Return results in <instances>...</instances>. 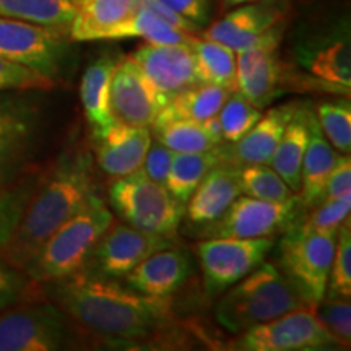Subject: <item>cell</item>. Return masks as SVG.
<instances>
[{
	"instance_id": "6da1fadb",
	"label": "cell",
	"mask_w": 351,
	"mask_h": 351,
	"mask_svg": "<svg viewBox=\"0 0 351 351\" xmlns=\"http://www.w3.org/2000/svg\"><path fill=\"white\" fill-rule=\"evenodd\" d=\"M43 295L67 315L80 340L150 348L178 335L171 298H150L124 282L85 270L41 285Z\"/></svg>"
},
{
	"instance_id": "7a4b0ae2",
	"label": "cell",
	"mask_w": 351,
	"mask_h": 351,
	"mask_svg": "<svg viewBox=\"0 0 351 351\" xmlns=\"http://www.w3.org/2000/svg\"><path fill=\"white\" fill-rule=\"evenodd\" d=\"M93 153L83 145H70L38 178L28 204L0 258L23 270L52 232L101 195Z\"/></svg>"
},
{
	"instance_id": "3957f363",
	"label": "cell",
	"mask_w": 351,
	"mask_h": 351,
	"mask_svg": "<svg viewBox=\"0 0 351 351\" xmlns=\"http://www.w3.org/2000/svg\"><path fill=\"white\" fill-rule=\"evenodd\" d=\"M304 306L313 304L306 301L282 269L263 261L251 274L223 291L215 306V319L225 330L238 335Z\"/></svg>"
},
{
	"instance_id": "277c9868",
	"label": "cell",
	"mask_w": 351,
	"mask_h": 351,
	"mask_svg": "<svg viewBox=\"0 0 351 351\" xmlns=\"http://www.w3.org/2000/svg\"><path fill=\"white\" fill-rule=\"evenodd\" d=\"M112 221L114 215L103 195L95 197L85 208L46 239L32 261L26 263L23 269L26 275L34 283L44 285L77 274Z\"/></svg>"
},
{
	"instance_id": "5b68a950",
	"label": "cell",
	"mask_w": 351,
	"mask_h": 351,
	"mask_svg": "<svg viewBox=\"0 0 351 351\" xmlns=\"http://www.w3.org/2000/svg\"><path fill=\"white\" fill-rule=\"evenodd\" d=\"M109 205L122 221L152 234L173 239L184 219L186 205L142 171L114 179L108 191Z\"/></svg>"
},
{
	"instance_id": "8992f818",
	"label": "cell",
	"mask_w": 351,
	"mask_h": 351,
	"mask_svg": "<svg viewBox=\"0 0 351 351\" xmlns=\"http://www.w3.org/2000/svg\"><path fill=\"white\" fill-rule=\"evenodd\" d=\"M78 340L67 315L44 295L0 311V351H54Z\"/></svg>"
},
{
	"instance_id": "52a82bcc",
	"label": "cell",
	"mask_w": 351,
	"mask_h": 351,
	"mask_svg": "<svg viewBox=\"0 0 351 351\" xmlns=\"http://www.w3.org/2000/svg\"><path fill=\"white\" fill-rule=\"evenodd\" d=\"M28 93H0V194L26 174L38 140L41 109Z\"/></svg>"
},
{
	"instance_id": "ba28073f",
	"label": "cell",
	"mask_w": 351,
	"mask_h": 351,
	"mask_svg": "<svg viewBox=\"0 0 351 351\" xmlns=\"http://www.w3.org/2000/svg\"><path fill=\"white\" fill-rule=\"evenodd\" d=\"M337 231H304L291 226L280 243V269L313 306L326 296Z\"/></svg>"
},
{
	"instance_id": "9c48e42d",
	"label": "cell",
	"mask_w": 351,
	"mask_h": 351,
	"mask_svg": "<svg viewBox=\"0 0 351 351\" xmlns=\"http://www.w3.org/2000/svg\"><path fill=\"white\" fill-rule=\"evenodd\" d=\"M231 348L241 351H317L339 348V345L320 322L315 306H304L238 333V339L231 341Z\"/></svg>"
},
{
	"instance_id": "30bf717a",
	"label": "cell",
	"mask_w": 351,
	"mask_h": 351,
	"mask_svg": "<svg viewBox=\"0 0 351 351\" xmlns=\"http://www.w3.org/2000/svg\"><path fill=\"white\" fill-rule=\"evenodd\" d=\"M301 212L298 194L285 202L258 200L241 194L221 217L204 226L202 238H275L295 225Z\"/></svg>"
},
{
	"instance_id": "8fae6325",
	"label": "cell",
	"mask_w": 351,
	"mask_h": 351,
	"mask_svg": "<svg viewBox=\"0 0 351 351\" xmlns=\"http://www.w3.org/2000/svg\"><path fill=\"white\" fill-rule=\"evenodd\" d=\"M275 247V238H207L194 245L204 288L215 298L251 274Z\"/></svg>"
},
{
	"instance_id": "7c38bea8",
	"label": "cell",
	"mask_w": 351,
	"mask_h": 351,
	"mask_svg": "<svg viewBox=\"0 0 351 351\" xmlns=\"http://www.w3.org/2000/svg\"><path fill=\"white\" fill-rule=\"evenodd\" d=\"M69 39V29L0 16V57L32 67L54 80L67 54Z\"/></svg>"
},
{
	"instance_id": "4fadbf2b",
	"label": "cell",
	"mask_w": 351,
	"mask_h": 351,
	"mask_svg": "<svg viewBox=\"0 0 351 351\" xmlns=\"http://www.w3.org/2000/svg\"><path fill=\"white\" fill-rule=\"evenodd\" d=\"M285 25L271 28L261 41L236 54L234 90L258 109L270 106L283 91L287 67L278 57Z\"/></svg>"
},
{
	"instance_id": "5bb4252c",
	"label": "cell",
	"mask_w": 351,
	"mask_h": 351,
	"mask_svg": "<svg viewBox=\"0 0 351 351\" xmlns=\"http://www.w3.org/2000/svg\"><path fill=\"white\" fill-rule=\"evenodd\" d=\"M169 245H173V241L168 238L114 219L95 244L82 270L104 278L122 280L145 257Z\"/></svg>"
},
{
	"instance_id": "9a60e30c",
	"label": "cell",
	"mask_w": 351,
	"mask_h": 351,
	"mask_svg": "<svg viewBox=\"0 0 351 351\" xmlns=\"http://www.w3.org/2000/svg\"><path fill=\"white\" fill-rule=\"evenodd\" d=\"M130 59L138 65L160 99L161 108L174 95L200 85L195 57L189 44H143Z\"/></svg>"
},
{
	"instance_id": "2e32d148",
	"label": "cell",
	"mask_w": 351,
	"mask_h": 351,
	"mask_svg": "<svg viewBox=\"0 0 351 351\" xmlns=\"http://www.w3.org/2000/svg\"><path fill=\"white\" fill-rule=\"evenodd\" d=\"M288 10V0H256L243 3L215 21L202 38L221 43L238 54L257 44L261 39L283 23Z\"/></svg>"
},
{
	"instance_id": "e0dca14e",
	"label": "cell",
	"mask_w": 351,
	"mask_h": 351,
	"mask_svg": "<svg viewBox=\"0 0 351 351\" xmlns=\"http://www.w3.org/2000/svg\"><path fill=\"white\" fill-rule=\"evenodd\" d=\"M109 104L114 121L148 129L161 109L150 82L130 57L117 60L111 78Z\"/></svg>"
},
{
	"instance_id": "ac0fdd59",
	"label": "cell",
	"mask_w": 351,
	"mask_h": 351,
	"mask_svg": "<svg viewBox=\"0 0 351 351\" xmlns=\"http://www.w3.org/2000/svg\"><path fill=\"white\" fill-rule=\"evenodd\" d=\"M91 140L96 166L112 179L142 169L145 155L153 142L148 127H135L117 121L99 134L91 135Z\"/></svg>"
},
{
	"instance_id": "d6986e66",
	"label": "cell",
	"mask_w": 351,
	"mask_h": 351,
	"mask_svg": "<svg viewBox=\"0 0 351 351\" xmlns=\"http://www.w3.org/2000/svg\"><path fill=\"white\" fill-rule=\"evenodd\" d=\"M191 274L192 267L187 254L169 245L145 257L122 280L140 295L163 300L179 291Z\"/></svg>"
},
{
	"instance_id": "ffe728a7",
	"label": "cell",
	"mask_w": 351,
	"mask_h": 351,
	"mask_svg": "<svg viewBox=\"0 0 351 351\" xmlns=\"http://www.w3.org/2000/svg\"><path fill=\"white\" fill-rule=\"evenodd\" d=\"M298 109H300L298 103H287L262 112L261 119L243 138L231 143V147L225 148L221 145L225 163L234 166L269 165L288 122Z\"/></svg>"
},
{
	"instance_id": "44dd1931",
	"label": "cell",
	"mask_w": 351,
	"mask_h": 351,
	"mask_svg": "<svg viewBox=\"0 0 351 351\" xmlns=\"http://www.w3.org/2000/svg\"><path fill=\"white\" fill-rule=\"evenodd\" d=\"M241 194L238 166L228 163L215 166L192 192L184 218L194 226H207L221 217Z\"/></svg>"
},
{
	"instance_id": "7402d4cb",
	"label": "cell",
	"mask_w": 351,
	"mask_h": 351,
	"mask_svg": "<svg viewBox=\"0 0 351 351\" xmlns=\"http://www.w3.org/2000/svg\"><path fill=\"white\" fill-rule=\"evenodd\" d=\"M298 62L307 70V75L335 86L350 95L351 88V51L345 33L328 34L307 43L298 51Z\"/></svg>"
},
{
	"instance_id": "603a6c76",
	"label": "cell",
	"mask_w": 351,
	"mask_h": 351,
	"mask_svg": "<svg viewBox=\"0 0 351 351\" xmlns=\"http://www.w3.org/2000/svg\"><path fill=\"white\" fill-rule=\"evenodd\" d=\"M307 127H309V137L302 158L301 186L298 192L302 210L313 208L322 200L327 178L340 155L333 150L326 135L322 134L317 117L311 109H307Z\"/></svg>"
},
{
	"instance_id": "cb8c5ba5",
	"label": "cell",
	"mask_w": 351,
	"mask_h": 351,
	"mask_svg": "<svg viewBox=\"0 0 351 351\" xmlns=\"http://www.w3.org/2000/svg\"><path fill=\"white\" fill-rule=\"evenodd\" d=\"M116 57L104 56L88 65L80 82V101L85 117L90 124L91 135L99 134L114 122L109 90L112 72L117 64Z\"/></svg>"
},
{
	"instance_id": "d4e9b609",
	"label": "cell",
	"mask_w": 351,
	"mask_h": 351,
	"mask_svg": "<svg viewBox=\"0 0 351 351\" xmlns=\"http://www.w3.org/2000/svg\"><path fill=\"white\" fill-rule=\"evenodd\" d=\"M73 15L69 26L72 41H98L104 29L121 23L138 8V0H72Z\"/></svg>"
},
{
	"instance_id": "484cf974",
	"label": "cell",
	"mask_w": 351,
	"mask_h": 351,
	"mask_svg": "<svg viewBox=\"0 0 351 351\" xmlns=\"http://www.w3.org/2000/svg\"><path fill=\"white\" fill-rule=\"evenodd\" d=\"M307 137H309L307 109L300 106L291 121L288 122L269 163L295 194L300 192L301 186V166Z\"/></svg>"
},
{
	"instance_id": "4316f807",
	"label": "cell",
	"mask_w": 351,
	"mask_h": 351,
	"mask_svg": "<svg viewBox=\"0 0 351 351\" xmlns=\"http://www.w3.org/2000/svg\"><path fill=\"white\" fill-rule=\"evenodd\" d=\"M221 163H225L221 145L208 152L174 153L165 186L176 199L186 205L202 179Z\"/></svg>"
},
{
	"instance_id": "83f0119b",
	"label": "cell",
	"mask_w": 351,
	"mask_h": 351,
	"mask_svg": "<svg viewBox=\"0 0 351 351\" xmlns=\"http://www.w3.org/2000/svg\"><path fill=\"white\" fill-rule=\"evenodd\" d=\"M122 38H142L150 44H189L195 36L165 23L153 13L138 7L129 19L104 29L99 34L98 41Z\"/></svg>"
},
{
	"instance_id": "f1b7e54d",
	"label": "cell",
	"mask_w": 351,
	"mask_h": 351,
	"mask_svg": "<svg viewBox=\"0 0 351 351\" xmlns=\"http://www.w3.org/2000/svg\"><path fill=\"white\" fill-rule=\"evenodd\" d=\"M231 91L218 85L200 83L174 95L158 112L202 124L210 117L217 116Z\"/></svg>"
},
{
	"instance_id": "f546056e",
	"label": "cell",
	"mask_w": 351,
	"mask_h": 351,
	"mask_svg": "<svg viewBox=\"0 0 351 351\" xmlns=\"http://www.w3.org/2000/svg\"><path fill=\"white\" fill-rule=\"evenodd\" d=\"M156 142L174 153L208 152L219 147L199 122L158 112L152 124Z\"/></svg>"
},
{
	"instance_id": "4dcf8cb0",
	"label": "cell",
	"mask_w": 351,
	"mask_h": 351,
	"mask_svg": "<svg viewBox=\"0 0 351 351\" xmlns=\"http://www.w3.org/2000/svg\"><path fill=\"white\" fill-rule=\"evenodd\" d=\"M197 73L202 83L234 90L236 52L225 44L207 38H194L191 43Z\"/></svg>"
},
{
	"instance_id": "1f68e13d",
	"label": "cell",
	"mask_w": 351,
	"mask_h": 351,
	"mask_svg": "<svg viewBox=\"0 0 351 351\" xmlns=\"http://www.w3.org/2000/svg\"><path fill=\"white\" fill-rule=\"evenodd\" d=\"M73 15L72 0H0V16L51 28L69 29Z\"/></svg>"
},
{
	"instance_id": "d6a6232c",
	"label": "cell",
	"mask_w": 351,
	"mask_h": 351,
	"mask_svg": "<svg viewBox=\"0 0 351 351\" xmlns=\"http://www.w3.org/2000/svg\"><path fill=\"white\" fill-rule=\"evenodd\" d=\"M238 168L243 195L269 202H285L295 195L270 165H243Z\"/></svg>"
},
{
	"instance_id": "836d02e7",
	"label": "cell",
	"mask_w": 351,
	"mask_h": 351,
	"mask_svg": "<svg viewBox=\"0 0 351 351\" xmlns=\"http://www.w3.org/2000/svg\"><path fill=\"white\" fill-rule=\"evenodd\" d=\"M319 127L333 150L350 155L351 150V106L350 101H322L315 106Z\"/></svg>"
},
{
	"instance_id": "e575fe53",
	"label": "cell",
	"mask_w": 351,
	"mask_h": 351,
	"mask_svg": "<svg viewBox=\"0 0 351 351\" xmlns=\"http://www.w3.org/2000/svg\"><path fill=\"white\" fill-rule=\"evenodd\" d=\"M262 112L263 109L256 108L243 95L232 90L218 112L223 143H234L243 138L261 119Z\"/></svg>"
},
{
	"instance_id": "d590c367",
	"label": "cell",
	"mask_w": 351,
	"mask_h": 351,
	"mask_svg": "<svg viewBox=\"0 0 351 351\" xmlns=\"http://www.w3.org/2000/svg\"><path fill=\"white\" fill-rule=\"evenodd\" d=\"M38 178V174L26 173L15 186L0 194V249L7 244L15 226L19 225Z\"/></svg>"
},
{
	"instance_id": "8d00e7d4",
	"label": "cell",
	"mask_w": 351,
	"mask_h": 351,
	"mask_svg": "<svg viewBox=\"0 0 351 351\" xmlns=\"http://www.w3.org/2000/svg\"><path fill=\"white\" fill-rule=\"evenodd\" d=\"M326 296L351 298V225L350 218L337 231L335 252L328 275Z\"/></svg>"
},
{
	"instance_id": "74e56055",
	"label": "cell",
	"mask_w": 351,
	"mask_h": 351,
	"mask_svg": "<svg viewBox=\"0 0 351 351\" xmlns=\"http://www.w3.org/2000/svg\"><path fill=\"white\" fill-rule=\"evenodd\" d=\"M320 322L337 341L339 348H350L351 343V302L350 298L324 296L315 306Z\"/></svg>"
},
{
	"instance_id": "f35d334b",
	"label": "cell",
	"mask_w": 351,
	"mask_h": 351,
	"mask_svg": "<svg viewBox=\"0 0 351 351\" xmlns=\"http://www.w3.org/2000/svg\"><path fill=\"white\" fill-rule=\"evenodd\" d=\"M56 86L54 78L32 67L0 57V93L7 91H47Z\"/></svg>"
},
{
	"instance_id": "ab89813d",
	"label": "cell",
	"mask_w": 351,
	"mask_h": 351,
	"mask_svg": "<svg viewBox=\"0 0 351 351\" xmlns=\"http://www.w3.org/2000/svg\"><path fill=\"white\" fill-rule=\"evenodd\" d=\"M304 219H296V228L304 231H337L345 219L350 218L351 194L333 200H322L313 208Z\"/></svg>"
},
{
	"instance_id": "60d3db41",
	"label": "cell",
	"mask_w": 351,
	"mask_h": 351,
	"mask_svg": "<svg viewBox=\"0 0 351 351\" xmlns=\"http://www.w3.org/2000/svg\"><path fill=\"white\" fill-rule=\"evenodd\" d=\"M39 295H43L41 285L34 283L25 270L0 258V311Z\"/></svg>"
},
{
	"instance_id": "b9f144b4",
	"label": "cell",
	"mask_w": 351,
	"mask_h": 351,
	"mask_svg": "<svg viewBox=\"0 0 351 351\" xmlns=\"http://www.w3.org/2000/svg\"><path fill=\"white\" fill-rule=\"evenodd\" d=\"M346 194H351V158L350 155H341L340 153L335 166L327 178L322 200L339 199V197Z\"/></svg>"
},
{
	"instance_id": "7bdbcfd3",
	"label": "cell",
	"mask_w": 351,
	"mask_h": 351,
	"mask_svg": "<svg viewBox=\"0 0 351 351\" xmlns=\"http://www.w3.org/2000/svg\"><path fill=\"white\" fill-rule=\"evenodd\" d=\"M173 155L174 152H171L165 145H161L160 142H152L140 171L147 178H150L152 181L165 184L166 178H168Z\"/></svg>"
},
{
	"instance_id": "ee69618b",
	"label": "cell",
	"mask_w": 351,
	"mask_h": 351,
	"mask_svg": "<svg viewBox=\"0 0 351 351\" xmlns=\"http://www.w3.org/2000/svg\"><path fill=\"white\" fill-rule=\"evenodd\" d=\"M138 7L145 8V10H148L153 15L158 16L160 20H163L165 23H168L171 26H174V28L181 29L184 33H189V34H195L202 32V26L195 25L194 21L184 19L182 15H179L178 12L173 10V8H169L168 5H165L163 2H160V0H138Z\"/></svg>"
},
{
	"instance_id": "f6af8a7d",
	"label": "cell",
	"mask_w": 351,
	"mask_h": 351,
	"mask_svg": "<svg viewBox=\"0 0 351 351\" xmlns=\"http://www.w3.org/2000/svg\"><path fill=\"white\" fill-rule=\"evenodd\" d=\"M165 5L173 8L184 19L202 26L207 23L210 13V0H160Z\"/></svg>"
},
{
	"instance_id": "bcb514c9",
	"label": "cell",
	"mask_w": 351,
	"mask_h": 351,
	"mask_svg": "<svg viewBox=\"0 0 351 351\" xmlns=\"http://www.w3.org/2000/svg\"><path fill=\"white\" fill-rule=\"evenodd\" d=\"M223 7L230 8V7H238L243 5V3H249V2H256V0H221Z\"/></svg>"
}]
</instances>
